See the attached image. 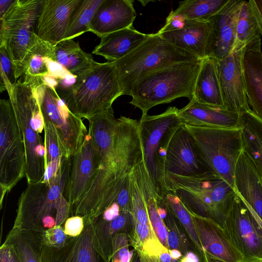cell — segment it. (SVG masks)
Returning <instances> with one entry per match:
<instances>
[{"mask_svg": "<svg viewBox=\"0 0 262 262\" xmlns=\"http://www.w3.org/2000/svg\"><path fill=\"white\" fill-rule=\"evenodd\" d=\"M88 121V132L99 151V164L89 189L70 214L83 219L93 215L111 190L143 157L137 120L125 116L116 119L112 108Z\"/></svg>", "mask_w": 262, "mask_h": 262, "instance_id": "1", "label": "cell"}, {"mask_svg": "<svg viewBox=\"0 0 262 262\" xmlns=\"http://www.w3.org/2000/svg\"><path fill=\"white\" fill-rule=\"evenodd\" d=\"M71 158H64L55 178L48 183H28L18 199L12 229L42 233L48 217L61 226L70 217V205L63 194L69 178Z\"/></svg>", "mask_w": 262, "mask_h": 262, "instance_id": "2", "label": "cell"}, {"mask_svg": "<svg viewBox=\"0 0 262 262\" xmlns=\"http://www.w3.org/2000/svg\"><path fill=\"white\" fill-rule=\"evenodd\" d=\"M166 181L168 189L190 213L211 220L224 229L236 192L223 179L212 172L191 177L167 173Z\"/></svg>", "mask_w": 262, "mask_h": 262, "instance_id": "3", "label": "cell"}, {"mask_svg": "<svg viewBox=\"0 0 262 262\" xmlns=\"http://www.w3.org/2000/svg\"><path fill=\"white\" fill-rule=\"evenodd\" d=\"M55 90L73 114L88 120L112 108L122 95L114 63L108 61L97 62L71 85Z\"/></svg>", "mask_w": 262, "mask_h": 262, "instance_id": "4", "label": "cell"}, {"mask_svg": "<svg viewBox=\"0 0 262 262\" xmlns=\"http://www.w3.org/2000/svg\"><path fill=\"white\" fill-rule=\"evenodd\" d=\"M25 150L28 183L41 182L46 170L45 122L35 90L19 78L8 93Z\"/></svg>", "mask_w": 262, "mask_h": 262, "instance_id": "5", "label": "cell"}, {"mask_svg": "<svg viewBox=\"0 0 262 262\" xmlns=\"http://www.w3.org/2000/svg\"><path fill=\"white\" fill-rule=\"evenodd\" d=\"M45 1L15 0L1 18L0 47L6 50L17 80L24 74L43 41L37 36V20Z\"/></svg>", "mask_w": 262, "mask_h": 262, "instance_id": "6", "label": "cell"}, {"mask_svg": "<svg viewBox=\"0 0 262 262\" xmlns=\"http://www.w3.org/2000/svg\"><path fill=\"white\" fill-rule=\"evenodd\" d=\"M201 62L202 59L180 62L147 75L133 88L129 103L141 110L144 116L151 107L180 97L190 101Z\"/></svg>", "mask_w": 262, "mask_h": 262, "instance_id": "7", "label": "cell"}, {"mask_svg": "<svg viewBox=\"0 0 262 262\" xmlns=\"http://www.w3.org/2000/svg\"><path fill=\"white\" fill-rule=\"evenodd\" d=\"M199 59L156 33L150 34L139 47L114 63L122 95L130 96L134 86L147 75L176 63Z\"/></svg>", "mask_w": 262, "mask_h": 262, "instance_id": "8", "label": "cell"}, {"mask_svg": "<svg viewBox=\"0 0 262 262\" xmlns=\"http://www.w3.org/2000/svg\"><path fill=\"white\" fill-rule=\"evenodd\" d=\"M139 130L143 159L157 193L162 196L168 189L165 161L170 141L184 124L176 107H169L163 113L142 116Z\"/></svg>", "mask_w": 262, "mask_h": 262, "instance_id": "9", "label": "cell"}, {"mask_svg": "<svg viewBox=\"0 0 262 262\" xmlns=\"http://www.w3.org/2000/svg\"><path fill=\"white\" fill-rule=\"evenodd\" d=\"M184 125L210 170L234 189L235 169L243 151L241 129Z\"/></svg>", "mask_w": 262, "mask_h": 262, "instance_id": "10", "label": "cell"}, {"mask_svg": "<svg viewBox=\"0 0 262 262\" xmlns=\"http://www.w3.org/2000/svg\"><path fill=\"white\" fill-rule=\"evenodd\" d=\"M54 85L43 82L34 88L44 122L55 127L63 156L69 159L79 149L88 130L81 118L73 114Z\"/></svg>", "mask_w": 262, "mask_h": 262, "instance_id": "11", "label": "cell"}, {"mask_svg": "<svg viewBox=\"0 0 262 262\" xmlns=\"http://www.w3.org/2000/svg\"><path fill=\"white\" fill-rule=\"evenodd\" d=\"M24 143L10 100H0V204L25 176Z\"/></svg>", "mask_w": 262, "mask_h": 262, "instance_id": "12", "label": "cell"}, {"mask_svg": "<svg viewBox=\"0 0 262 262\" xmlns=\"http://www.w3.org/2000/svg\"><path fill=\"white\" fill-rule=\"evenodd\" d=\"M224 230L243 262H262V223L237 193L226 215Z\"/></svg>", "mask_w": 262, "mask_h": 262, "instance_id": "13", "label": "cell"}, {"mask_svg": "<svg viewBox=\"0 0 262 262\" xmlns=\"http://www.w3.org/2000/svg\"><path fill=\"white\" fill-rule=\"evenodd\" d=\"M246 45L236 44L232 52L215 60L224 108L242 114L251 110L246 95L243 70Z\"/></svg>", "mask_w": 262, "mask_h": 262, "instance_id": "14", "label": "cell"}, {"mask_svg": "<svg viewBox=\"0 0 262 262\" xmlns=\"http://www.w3.org/2000/svg\"><path fill=\"white\" fill-rule=\"evenodd\" d=\"M99 161V150L92 135L88 132L81 146L71 159L69 178L63 194L70 211L89 189Z\"/></svg>", "mask_w": 262, "mask_h": 262, "instance_id": "15", "label": "cell"}, {"mask_svg": "<svg viewBox=\"0 0 262 262\" xmlns=\"http://www.w3.org/2000/svg\"><path fill=\"white\" fill-rule=\"evenodd\" d=\"M165 171L166 173L187 177L212 172L184 125L178 129L170 141L166 157Z\"/></svg>", "mask_w": 262, "mask_h": 262, "instance_id": "16", "label": "cell"}, {"mask_svg": "<svg viewBox=\"0 0 262 262\" xmlns=\"http://www.w3.org/2000/svg\"><path fill=\"white\" fill-rule=\"evenodd\" d=\"M243 0H229L209 20L206 57L219 59L229 55L235 45V29L238 12Z\"/></svg>", "mask_w": 262, "mask_h": 262, "instance_id": "17", "label": "cell"}, {"mask_svg": "<svg viewBox=\"0 0 262 262\" xmlns=\"http://www.w3.org/2000/svg\"><path fill=\"white\" fill-rule=\"evenodd\" d=\"M190 214L201 245L204 262H243L242 256L224 229L211 220Z\"/></svg>", "mask_w": 262, "mask_h": 262, "instance_id": "18", "label": "cell"}, {"mask_svg": "<svg viewBox=\"0 0 262 262\" xmlns=\"http://www.w3.org/2000/svg\"><path fill=\"white\" fill-rule=\"evenodd\" d=\"M82 0L45 1L36 27L43 41L52 46L64 39L73 14Z\"/></svg>", "mask_w": 262, "mask_h": 262, "instance_id": "19", "label": "cell"}, {"mask_svg": "<svg viewBox=\"0 0 262 262\" xmlns=\"http://www.w3.org/2000/svg\"><path fill=\"white\" fill-rule=\"evenodd\" d=\"M84 223L82 233L76 237H70L61 248L50 247L42 243L40 262H104L94 247L92 224Z\"/></svg>", "mask_w": 262, "mask_h": 262, "instance_id": "20", "label": "cell"}, {"mask_svg": "<svg viewBox=\"0 0 262 262\" xmlns=\"http://www.w3.org/2000/svg\"><path fill=\"white\" fill-rule=\"evenodd\" d=\"M132 0H103L90 24L89 31L101 36L133 26L137 14Z\"/></svg>", "mask_w": 262, "mask_h": 262, "instance_id": "21", "label": "cell"}, {"mask_svg": "<svg viewBox=\"0 0 262 262\" xmlns=\"http://www.w3.org/2000/svg\"><path fill=\"white\" fill-rule=\"evenodd\" d=\"M234 190L262 223V177L243 150L234 177Z\"/></svg>", "mask_w": 262, "mask_h": 262, "instance_id": "22", "label": "cell"}, {"mask_svg": "<svg viewBox=\"0 0 262 262\" xmlns=\"http://www.w3.org/2000/svg\"><path fill=\"white\" fill-rule=\"evenodd\" d=\"M179 115L184 125L240 129L243 126L241 114L201 103L193 98L179 110Z\"/></svg>", "mask_w": 262, "mask_h": 262, "instance_id": "23", "label": "cell"}, {"mask_svg": "<svg viewBox=\"0 0 262 262\" xmlns=\"http://www.w3.org/2000/svg\"><path fill=\"white\" fill-rule=\"evenodd\" d=\"M261 38L246 45L243 70L246 93L252 111L262 119V51Z\"/></svg>", "mask_w": 262, "mask_h": 262, "instance_id": "24", "label": "cell"}, {"mask_svg": "<svg viewBox=\"0 0 262 262\" xmlns=\"http://www.w3.org/2000/svg\"><path fill=\"white\" fill-rule=\"evenodd\" d=\"M94 247L104 262H111L113 255V240L118 233L129 236L134 226L131 212L122 211L112 221L97 217L91 222Z\"/></svg>", "mask_w": 262, "mask_h": 262, "instance_id": "25", "label": "cell"}, {"mask_svg": "<svg viewBox=\"0 0 262 262\" xmlns=\"http://www.w3.org/2000/svg\"><path fill=\"white\" fill-rule=\"evenodd\" d=\"M209 31V21L186 19L179 30L157 33L174 46L203 59L206 57Z\"/></svg>", "mask_w": 262, "mask_h": 262, "instance_id": "26", "label": "cell"}, {"mask_svg": "<svg viewBox=\"0 0 262 262\" xmlns=\"http://www.w3.org/2000/svg\"><path fill=\"white\" fill-rule=\"evenodd\" d=\"M149 35L136 30L133 26L115 31L101 36L92 53L103 57L108 62H114L136 49Z\"/></svg>", "mask_w": 262, "mask_h": 262, "instance_id": "27", "label": "cell"}, {"mask_svg": "<svg viewBox=\"0 0 262 262\" xmlns=\"http://www.w3.org/2000/svg\"><path fill=\"white\" fill-rule=\"evenodd\" d=\"M47 58L58 63L75 76L97 62L93 55L84 52L79 42L75 41L74 39H63L53 46Z\"/></svg>", "mask_w": 262, "mask_h": 262, "instance_id": "28", "label": "cell"}, {"mask_svg": "<svg viewBox=\"0 0 262 262\" xmlns=\"http://www.w3.org/2000/svg\"><path fill=\"white\" fill-rule=\"evenodd\" d=\"M193 98L201 103L224 108L216 64L213 58L206 57L202 59L201 66L194 88Z\"/></svg>", "mask_w": 262, "mask_h": 262, "instance_id": "29", "label": "cell"}, {"mask_svg": "<svg viewBox=\"0 0 262 262\" xmlns=\"http://www.w3.org/2000/svg\"><path fill=\"white\" fill-rule=\"evenodd\" d=\"M241 115L243 150L251 159L262 177V119L251 110Z\"/></svg>", "mask_w": 262, "mask_h": 262, "instance_id": "30", "label": "cell"}, {"mask_svg": "<svg viewBox=\"0 0 262 262\" xmlns=\"http://www.w3.org/2000/svg\"><path fill=\"white\" fill-rule=\"evenodd\" d=\"M5 243L13 248L20 262H40L42 244L40 233L12 229Z\"/></svg>", "mask_w": 262, "mask_h": 262, "instance_id": "31", "label": "cell"}, {"mask_svg": "<svg viewBox=\"0 0 262 262\" xmlns=\"http://www.w3.org/2000/svg\"><path fill=\"white\" fill-rule=\"evenodd\" d=\"M229 0H186L179 3L178 7L170 12L186 19L209 21Z\"/></svg>", "mask_w": 262, "mask_h": 262, "instance_id": "32", "label": "cell"}, {"mask_svg": "<svg viewBox=\"0 0 262 262\" xmlns=\"http://www.w3.org/2000/svg\"><path fill=\"white\" fill-rule=\"evenodd\" d=\"M161 197L165 205L179 220L189 235L198 251L201 262H204L201 245L191 214L183 205L179 198L169 189Z\"/></svg>", "mask_w": 262, "mask_h": 262, "instance_id": "33", "label": "cell"}, {"mask_svg": "<svg viewBox=\"0 0 262 262\" xmlns=\"http://www.w3.org/2000/svg\"><path fill=\"white\" fill-rule=\"evenodd\" d=\"M235 35V45H247L261 38L259 27L249 1H243L236 20Z\"/></svg>", "mask_w": 262, "mask_h": 262, "instance_id": "34", "label": "cell"}, {"mask_svg": "<svg viewBox=\"0 0 262 262\" xmlns=\"http://www.w3.org/2000/svg\"><path fill=\"white\" fill-rule=\"evenodd\" d=\"M103 0H82L71 17L63 39H74L89 31L93 16Z\"/></svg>", "mask_w": 262, "mask_h": 262, "instance_id": "35", "label": "cell"}, {"mask_svg": "<svg viewBox=\"0 0 262 262\" xmlns=\"http://www.w3.org/2000/svg\"><path fill=\"white\" fill-rule=\"evenodd\" d=\"M163 202L167 210L166 216L163 219V221L168 231V249L178 250L183 256L192 251L199 257L198 251L186 231L177 217L170 211L163 201Z\"/></svg>", "mask_w": 262, "mask_h": 262, "instance_id": "36", "label": "cell"}, {"mask_svg": "<svg viewBox=\"0 0 262 262\" xmlns=\"http://www.w3.org/2000/svg\"><path fill=\"white\" fill-rule=\"evenodd\" d=\"M53 46L45 42L42 49L31 58L22 80L35 88L43 83L50 74V60L47 57Z\"/></svg>", "mask_w": 262, "mask_h": 262, "instance_id": "37", "label": "cell"}, {"mask_svg": "<svg viewBox=\"0 0 262 262\" xmlns=\"http://www.w3.org/2000/svg\"><path fill=\"white\" fill-rule=\"evenodd\" d=\"M46 167L50 163L61 160L64 157L61 152L55 127L50 122H45Z\"/></svg>", "mask_w": 262, "mask_h": 262, "instance_id": "38", "label": "cell"}, {"mask_svg": "<svg viewBox=\"0 0 262 262\" xmlns=\"http://www.w3.org/2000/svg\"><path fill=\"white\" fill-rule=\"evenodd\" d=\"M1 93L9 92L17 80L15 75L13 63L4 48L0 47Z\"/></svg>", "mask_w": 262, "mask_h": 262, "instance_id": "39", "label": "cell"}, {"mask_svg": "<svg viewBox=\"0 0 262 262\" xmlns=\"http://www.w3.org/2000/svg\"><path fill=\"white\" fill-rule=\"evenodd\" d=\"M130 246L127 234L118 233L113 240V255L111 262H130L134 249L129 250Z\"/></svg>", "mask_w": 262, "mask_h": 262, "instance_id": "40", "label": "cell"}, {"mask_svg": "<svg viewBox=\"0 0 262 262\" xmlns=\"http://www.w3.org/2000/svg\"><path fill=\"white\" fill-rule=\"evenodd\" d=\"M41 236L44 245L56 248L63 247L70 238L61 226H55L41 233Z\"/></svg>", "mask_w": 262, "mask_h": 262, "instance_id": "41", "label": "cell"}, {"mask_svg": "<svg viewBox=\"0 0 262 262\" xmlns=\"http://www.w3.org/2000/svg\"><path fill=\"white\" fill-rule=\"evenodd\" d=\"M84 228L83 218L80 216L74 215L69 217L64 223V232L71 237L80 235Z\"/></svg>", "mask_w": 262, "mask_h": 262, "instance_id": "42", "label": "cell"}, {"mask_svg": "<svg viewBox=\"0 0 262 262\" xmlns=\"http://www.w3.org/2000/svg\"><path fill=\"white\" fill-rule=\"evenodd\" d=\"M0 262H20L13 248L4 243L0 248Z\"/></svg>", "mask_w": 262, "mask_h": 262, "instance_id": "43", "label": "cell"}, {"mask_svg": "<svg viewBox=\"0 0 262 262\" xmlns=\"http://www.w3.org/2000/svg\"><path fill=\"white\" fill-rule=\"evenodd\" d=\"M262 35V0H249Z\"/></svg>", "mask_w": 262, "mask_h": 262, "instance_id": "44", "label": "cell"}, {"mask_svg": "<svg viewBox=\"0 0 262 262\" xmlns=\"http://www.w3.org/2000/svg\"><path fill=\"white\" fill-rule=\"evenodd\" d=\"M179 261L180 262H201L199 256L192 251H190L183 256Z\"/></svg>", "mask_w": 262, "mask_h": 262, "instance_id": "45", "label": "cell"}, {"mask_svg": "<svg viewBox=\"0 0 262 262\" xmlns=\"http://www.w3.org/2000/svg\"><path fill=\"white\" fill-rule=\"evenodd\" d=\"M15 1H0L1 18L5 14Z\"/></svg>", "mask_w": 262, "mask_h": 262, "instance_id": "46", "label": "cell"}, {"mask_svg": "<svg viewBox=\"0 0 262 262\" xmlns=\"http://www.w3.org/2000/svg\"><path fill=\"white\" fill-rule=\"evenodd\" d=\"M177 259H173L169 252L161 253L159 257V262H173Z\"/></svg>", "mask_w": 262, "mask_h": 262, "instance_id": "47", "label": "cell"}, {"mask_svg": "<svg viewBox=\"0 0 262 262\" xmlns=\"http://www.w3.org/2000/svg\"><path fill=\"white\" fill-rule=\"evenodd\" d=\"M169 253L174 259H180L183 256L181 252L177 249H169Z\"/></svg>", "mask_w": 262, "mask_h": 262, "instance_id": "48", "label": "cell"}, {"mask_svg": "<svg viewBox=\"0 0 262 262\" xmlns=\"http://www.w3.org/2000/svg\"><path fill=\"white\" fill-rule=\"evenodd\" d=\"M130 262H141L138 252L135 249Z\"/></svg>", "mask_w": 262, "mask_h": 262, "instance_id": "49", "label": "cell"}, {"mask_svg": "<svg viewBox=\"0 0 262 262\" xmlns=\"http://www.w3.org/2000/svg\"><path fill=\"white\" fill-rule=\"evenodd\" d=\"M173 262H180L179 259H177Z\"/></svg>", "mask_w": 262, "mask_h": 262, "instance_id": "50", "label": "cell"}]
</instances>
